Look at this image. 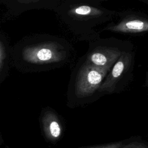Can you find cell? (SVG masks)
Returning <instances> with one entry per match:
<instances>
[{"label":"cell","mask_w":148,"mask_h":148,"mask_svg":"<svg viewBox=\"0 0 148 148\" xmlns=\"http://www.w3.org/2000/svg\"><path fill=\"white\" fill-rule=\"evenodd\" d=\"M117 20L109 22L99 32L110 31L114 33L137 36L148 31V16L140 11L127 9L117 12Z\"/></svg>","instance_id":"cell-6"},{"label":"cell","mask_w":148,"mask_h":148,"mask_svg":"<svg viewBox=\"0 0 148 148\" xmlns=\"http://www.w3.org/2000/svg\"><path fill=\"white\" fill-rule=\"evenodd\" d=\"M88 43L84 59L89 64L99 68H111L123 53L135 49L131 41L114 37L99 38Z\"/></svg>","instance_id":"cell-4"},{"label":"cell","mask_w":148,"mask_h":148,"mask_svg":"<svg viewBox=\"0 0 148 148\" xmlns=\"http://www.w3.org/2000/svg\"><path fill=\"white\" fill-rule=\"evenodd\" d=\"M76 57L72 44L65 38L47 34H36L24 49L23 59L33 72H45L70 64Z\"/></svg>","instance_id":"cell-2"},{"label":"cell","mask_w":148,"mask_h":148,"mask_svg":"<svg viewBox=\"0 0 148 148\" xmlns=\"http://www.w3.org/2000/svg\"><path fill=\"white\" fill-rule=\"evenodd\" d=\"M39 121L45 139L56 144L61 139L64 131V122L61 116L53 108L46 106L40 111Z\"/></svg>","instance_id":"cell-7"},{"label":"cell","mask_w":148,"mask_h":148,"mask_svg":"<svg viewBox=\"0 0 148 148\" xmlns=\"http://www.w3.org/2000/svg\"><path fill=\"white\" fill-rule=\"evenodd\" d=\"M120 148H148L147 142L137 137H131L126 139L125 143Z\"/></svg>","instance_id":"cell-8"},{"label":"cell","mask_w":148,"mask_h":148,"mask_svg":"<svg viewBox=\"0 0 148 148\" xmlns=\"http://www.w3.org/2000/svg\"><path fill=\"white\" fill-rule=\"evenodd\" d=\"M100 0H60L54 12L77 41L87 42L100 38L95 28L113 21L117 12L103 7Z\"/></svg>","instance_id":"cell-1"},{"label":"cell","mask_w":148,"mask_h":148,"mask_svg":"<svg viewBox=\"0 0 148 148\" xmlns=\"http://www.w3.org/2000/svg\"><path fill=\"white\" fill-rule=\"evenodd\" d=\"M135 49L123 53L112 65L105 76L98 93L101 97L124 91L134 78Z\"/></svg>","instance_id":"cell-5"},{"label":"cell","mask_w":148,"mask_h":148,"mask_svg":"<svg viewBox=\"0 0 148 148\" xmlns=\"http://www.w3.org/2000/svg\"><path fill=\"white\" fill-rule=\"evenodd\" d=\"M126 142L125 140H120L117 142H110L108 143L105 144H101V145H97L93 146H84L79 148H120Z\"/></svg>","instance_id":"cell-9"},{"label":"cell","mask_w":148,"mask_h":148,"mask_svg":"<svg viewBox=\"0 0 148 148\" xmlns=\"http://www.w3.org/2000/svg\"><path fill=\"white\" fill-rule=\"evenodd\" d=\"M110 68L92 66L82 56L71 72L66 92L67 106L81 107L97 100L101 97L98 90Z\"/></svg>","instance_id":"cell-3"}]
</instances>
